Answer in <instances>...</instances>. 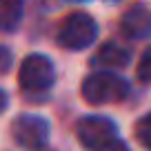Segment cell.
I'll list each match as a JSON object with an SVG mask.
<instances>
[{
	"label": "cell",
	"instance_id": "obj_1",
	"mask_svg": "<svg viewBox=\"0 0 151 151\" xmlns=\"http://www.w3.org/2000/svg\"><path fill=\"white\" fill-rule=\"evenodd\" d=\"M129 96V85L124 78L109 71H96V73L87 76L82 82V98L89 104H111L120 102Z\"/></svg>",
	"mask_w": 151,
	"mask_h": 151
},
{
	"label": "cell",
	"instance_id": "obj_2",
	"mask_svg": "<svg viewBox=\"0 0 151 151\" xmlns=\"http://www.w3.org/2000/svg\"><path fill=\"white\" fill-rule=\"evenodd\" d=\"M98 38V24L85 11H73L69 14L60 24V31H58V42L65 49L71 51H80L87 49L96 42Z\"/></svg>",
	"mask_w": 151,
	"mask_h": 151
},
{
	"label": "cell",
	"instance_id": "obj_3",
	"mask_svg": "<svg viewBox=\"0 0 151 151\" xmlns=\"http://www.w3.org/2000/svg\"><path fill=\"white\" fill-rule=\"evenodd\" d=\"M53 80H56V71H53V62L47 56L33 53L22 60V67L18 71V82L24 91L42 93L53 85Z\"/></svg>",
	"mask_w": 151,
	"mask_h": 151
},
{
	"label": "cell",
	"instance_id": "obj_4",
	"mask_svg": "<svg viewBox=\"0 0 151 151\" xmlns=\"http://www.w3.org/2000/svg\"><path fill=\"white\" fill-rule=\"evenodd\" d=\"M11 136L16 145L27 151L42 149L49 140V122L40 116H18L11 124Z\"/></svg>",
	"mask_w": 151,
	"mask_h": 151
},
{
	"label": "cell",
	"instance_id": "obj_5",
	"mask_svg": "<svg viewBox=\"0 0 151 151\" xmlns=\"http://www.w3.org/2000/svg\"><path fill=\"white\" fill-rule=\"evenodd\" d=\"M76 133H78V140L85 149L98 151L100 147L118 138V127L113 120L104 118V116H87L78 122Z\"/></svg>",
	"mask_w": 151,
	"mask_h": 151
},
{
	"label": "cell",
	"instance_id": "obj_6",
	"mask_svg": "<svg viewBox=\"0 0 151 151\" xmlns=\"http://www.w3.org/2000/svg\"><path fill=\"white\" fill-rule=\"evenodd\" d=\"M120 29L131 40H142L151 36V11L145 5H131L120 18Z\"/></svg>",
	"mask_w": 151,
	"mask_h": 151
},
{
	"label": "cell",
	"instance_id": "obj_7",
	"mask_svg": "<svg viewBox=\"0 0 151 151\" xmlns=\"http://www.w3.org/2000/svg\"><path fill=\"white\" fill-rule=\"evenodd\" d=\"M129 60H131V53L124 47H120L118 42H104L91 62L98 67H127Z\"/></svg>",
	"mask_w": 151,
	"mask_h": 151
},
{
	"label": "cell",
	"instance_id": "obj_8",
	"mask_svg": "<svg viewBox=\"0 0 151 151\" xmlns=\"http://www.w3.org/2000/svg\"><path fill=\"white\" fill-rule=\"evenodd\" d=\"M22 18V0H0V29L14 31Z\"/></svg>",
	"mask_w": 151,
	"mask_h": 151
},
{
	"label": "cell",
	"instance_id": "obj_9",
	"mask_svg": "<svg viewBox=\"0 0 151 151\" xmlns=\"http://www.w3.org/2000/svg\"><path fill=\"white\" fill-rule=\"evenodd\" d=\"M136 138H138V142H140L145 149L151 151V113H147V116H142V118L138 120Z\"/></svg>",
	"mask_w": 151,
	"mask_h": 151
},
{
	"label": "cell",
	"instance_id": "obj_10",
	"mask_svg": "<svg viewBox=\"0 0 151 151\" xmlns=\"http://www.w3.org/2000/svg\"><path fill=\"white\" fill-rule=\"evenodd\" d=\"M138 80L145 82V85H151V47L145 49V53L140 56V62H138Z\"/></svg>",
	"mask_w": 151,
	"mask_h": 151
},
{
	"label": "cell",
	"instance_id": "obj_11",
	"mask_svg": "<svg viewBox=\"0 0 151 151\" xmlns=\"http://www.w3.org/2000/svg\"><path fill=\"white\" fill-rule=\"evenodd\" d=\"M9 67H11V51H9L7 47H2V45H0V76L7 73V71H9Z\"/></svg>",
	"mask_w": 151,
	"mask_h": 151
},
{
	"label": "cell",
	"instance_id": "obj_12",
	"mask_svg": "<svg viewBox=\"0 0 151 151\" xmlns=\"http://www.w3.org/2000/svg\"><path fill=\"white\" fill-rule=\"evenodd\" d=\"M98 151H129V147L124 145L122 140H118V138H116V140L107 142V145H104V147H100Z\"/></svg>",
	"mask_w": 151,
	"mask_h": 151
},
{
	"label": "cell",
	"instance_id": "obj_13",
	"mask_svg": "<svg viewBox=\"0 0 151 151\" xmlns=\"http://www.w3.org/2000/svg\"><path fill=\"white\" fill-rule=\"evenodd\" d=\"M7 104H9V98H7V93H5V91L0 89V113H2V111L7 109Z\"/></svg>",
	"mask_w": 151,
	"mask_h": 151
},
{
	"label": "cell",
	"instance_id": "obj_14",
	"mask_svg": "<svg viewBox=\"0 0 151 151\" xmlns=\"http://www.w3.org/2000/svg\"><path fill=\"white\" fill-rule=\"evenodd\" d=\"M71 2H85V0H71Z\"/></svg>",
	"mask_w": 151,
	"mask_h": 151
}]
</instances>
